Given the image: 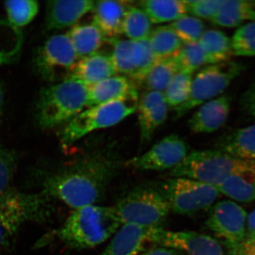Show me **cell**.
Instances as JSON below:
<instances>
[{
	"label": "cell",
	"mask_w": 255,
	"mask_h": 255,
	"mask_svg": "<svg viewBox=\"0 0 255 255\" xmlns=\"http://www.w3.org/2000/svg\"><path fill=\"white\" fill-rule=\"evenodd\" d=\"M184 2L187 4L188 12L191 16L211 21L217 13L222 0H194L184 1Z\"/></svg>",
	"instance_id": "38"
},
{
	"label": "cell",
	"mask_w": 255,
	"mask_h": 255,
	"mask_svg": "<svg viewBox=\"0 0 255 255\" xmlns=\"http://www.w3.org/2000/svg\"><path fill=\"white\" fill-rule=\"evenodd\" d=\"M121 226L113 206L90 205L74 210L56 235L69 248L90 249L114 236Z\"/></svg>",
	"instance_id": "2"
},
{
	"label": "cell",
	"mask_w": 255,
	"mask_h": 255,
	"mask_svg": "<svg viewBox=\"0 0 255 255\" xmlns=\"http://www.w3.org/2000/svg\"><path fill=\"white\" fill-rule=\"evenodd\" d=\"M48 196L6 189L0 194V251L11 240L25 223L43 221L48 217Z\"/></svg>",
	"instance_id": "4"
},
{
	"label": "cell",
	"mask_w": 255,
	"mask_h": 255,
	"mask_svg": "<svg viewBox=\"0 0 255 255\" xmlns=\"http://www.w3.org/2000/svg\"><path fill=\"white\" fill-rule=\"evenodd\" d=\"M121 224L159 227L170 212L162 189L137 187L129 191L113 206Z\"/></svg>",
	"instance_id": "5"
},
{
	"label": "cell",
	"mask_w": 255,
	"mask_h": 255,
	"mask_svg": "<svg viewBox=\"0 0 255 255\" xmlns=\"http://www.w3.org/2000/svg\"><path fill=\"white\" fill-rule=\"evenodd\" d=\"M107 40L113 48L111 57L117 73L131 80L137 87L140 86L146 75L158 60L151 49L148 38L132 41L117 37Z\"/></svg>",
	"instance_id": "11"
},
{
	"label": "cell",
	"mask_w": 255,
	"mask_h": 255,
	"mask_svg": "<svg viewBox=\"0 0 255 255\" xmlns=\"http://www.w3.org/2000/svg\"><path fill=\"white\" fill-rule=\"evenodd\" d=\"M131 1H95L93 11V23L100 28L106 38H117L123 33V24L128 9L131 6Z\"/></svg>",
	"instance_id": "21"
},
{
	"label": "cell",
	"mask_w": 255,
	"mask_h": 255,
	"mask_svg": "<svg viewBox=\"0 0 255 255\" xmlns=\"http://www.w3.org/2000/svg\"><path fill=\"white\" fill-rule=\"evenodd\" d=\"M186 142L175 134L164 137L143 155L128 159V167L140 170L161 171L172 169L188 155Z\"/></svg>",
	"instance_id": "13"
},
{
	"label": "cell",
	"mask_w": 255,
	"mask_h": 255,
	"mask_svg": "<svg viewBox=\"0 0 255 255\" xmlns=\"http://www.w3.org/2000/svg\"><path fill=\"white\" fill-rule=\"evenodd\" d=\"M231 43L235 56L255 57V21L240 26L235 32Z\"/></svg>",
	"instance_id": "36"
},
{
	"label": "cell",
	"mask_w": 255,
	"mask_h": 255,
	"mask_svg": "<svg viewBox=\"0 0 255 255\" xmlns=\"http://www.w3.org/2000/svg\"><path fill=\"white\" fill-rule=\"evenodd\" d=\"M150 241L163 248L184 251L187 255H223L219 242L195 232H173L161 227L150 228Z\"/></svg>",
	"instance_id": "14"
},
{
	"label": "cell",
	"mask_w": 255,
	"mask_h": 255,
	"mask_svg": "<svg viewBox=\"0 0 255 255\" xmlns=\"http://www.w3.org/2000/svg\"><path fill=\"white\" fill-rule=\"evenodd\" d=\"M139 255H180L175 250L167 248H158L152 249L150 251H145Z\"/></svg>",
	"instance_id": "41"
},
{
	"label": "cell",
	"mask_w": 255,
	"mask_h": 255,
	"mask_svg": "<svg viewBox=\"0 0 255 255\" xmlns=\"http://www.w3.org/2000/svg\"><path fill=\"white\" fill-rule=\"evenodd\" d=\"M180 71L175 58L159 60L146 75L141 85L146 91L163 93L176 74Z\"/></svg>",
	"instance_id": "29"
},
{
	"label": "cell",
	"mask_w": 255,
	"mask_h": 255,
	"mask_svg": "<svg viewBox=\"0 0 255 255\" xmlns=\"http://www.w3.org/2000/svg\"><path fill=\"white\" fill-rule=\"evenodd\" d=\"M255 238V209L247 218L246 238L244 242L253 241Z\"/></svg>",
	"instance_id": "40"
},
{
	"label": "cell",
	"mask_w": 255,
	"mask_h": 255,
	"mask_svg": "<svg viewBox=\"0 0 255 255\" xmlns=\"http://www.w3.org/2000/svg\"><path fill=\"white\" fill-rule=\"evenodd\" d=\"M87 95L88 86L74 78L43 89L37 102V123L48 129L68 122L86 107Z\"/></svg>",
	"instance_id": "3"
},
{
	"label": "cell",
	"mask_w": 255,
	"mask_h": 255,
	"mask_svg": "<svg viewBox=\"0 0 255 255\" xmlns=\"http://www.w3.org/2000/svg\"><path fill=\"white\" fill-rule=\"evenodd\" d=\"M139 7L152 23L173 22L188 13L187 4L179 0H145L140 1Z\"/></svg>",
	"instance_id": "26"
},
{
	"label": "cell",
	"mask_w": 255,
	"mask_h": 255,
	"mask_svg": "<svg viewBox=\"0 0 255 255\" xmlns=\"http://www.w3.org/2000/svg\"><path fill=\"white\" fill-rule=\"evenodd\" d=\"M232 98L222 95L200 106L189 121V127L196 133H210L219 130L227 121Z\"/></svg>",
	"instance_id": "17"
},
{
	"label": "cell",
	"mask_w": 255,
	"mask_h": 255,
	"mask_svg": "<svg viewBox=\"0 0 255 255\" xmlns=\"http://www.w3.org/2000/svg\"><path fill=\"white\" fill-rule=\"evenodd\" d=\"M78 57L67 34L50 37L36 50L35 71L46 82H59L70 78Z\"/></svg>",
	"instance_id": "9"
},
{
	"label": "cell",
	"mask_w": 255,
	"mask_h": 255,
	"mask_svg": "<svg viewBox=\"0 0 255 255\" xmlns=\"http://www.w3.org/2000/svg\"><path fill=\"white\" fill-rule=\"evenodd\" d=\"M118 169L114 157L91 154L48 176L42 194L74 210L95 205L103 199Z\"/></svg>",
	"instance_id": "1"
},
{
	"label": "cell",
	"mask_w": 255,
	"mask_h": 255,
	"mask_svg": "<svg viewBox=\"0 0 255 255\" xmlns=\"http://www.w3.org/2000/svg\"><path fill=\"white\" fill-rule=\"evenodd\" d=\"M183 43L199 42L203 33L205 31V25L195 16L185 15L169 25Z\"/></svg>",
	"instance_id": "35"
},
{
	"label": "cell",
	"mask_w": 255,
	"mask_h": 255,
	"mask_svg": "<svg viewBox=\"0 0 255 255\" xmlns=\"http://www.w3.org/2000/svg\"><path fill=\"white\" fill-rule=\"evenodd\" d=\"M168 105L162 92L146 91L137 102L140 142H148L168 115Z\"/></svg>",
	"instance_id": "15"
},
{
	"label": "cell",
	"mask_w": 255,
	"mask_h": 255,
	"mask_svg": "<svg viewBox=\"0 0 255 255\" xmlns=\"http://www.w3.org/2000/svg\"><path fill=\"white\" fill-rule=\"evenodd\" d=\"M244 159L218 150L193 151L171 171L172 177H184L217 187Z\"/></svg>",
	"instance_id": "8"
},
{
	"label": "cell",
	"mask_w": 255,
	"mask_h": 255,
	"mask_svg": "<svg viewBox=\"0 0 255 255\" xmlns=\"http://www.w3.org/2000/svg\"><path fill=\"white\" fill-rule=\"evenodd\" d=\"M117 74L111 54L97 52L79 60L70 78L78 79L89 87Z\"/></svg>",
	"instance_id": "22"
},
{
	"label": "cell",
	"mask_w": 255,
	"mask_h": 255,
	"mask_svg": "<svg viewBox=\"0 0 255 255\" xmlns=\"http://www.w3.org/2000/svg\"><path fill=\"white\" fill-rule=\"evenodd\" d=\"M16 155L0 143V194L9 189L16 169Z\"/></svg>",
	"instance_id": "37"
},
{
	"label": "cell",
	"mask_w": 255,
	"mask_h": 255,
	"mask_svg": "<svg viewBox=\"0 0 255 255\" xmlns=\"http://www.w3.org/2000/svg\"><path fill=\"white\" fill-rule=\"evenodd\" d=\"M192 74L179 71L174 75L163 92L167 105L175 109L187 102L190 95Z\"/></svg>",
	"instance_id": "32"
},
{
	"label": "cell",
	"mask_w": 255,
	"mask_h": 255,
	"mask_svg": "<svg viewBox=\"0 0 255 255\" xmlns=\"http://www.w3.org/2000/svg\"><path fill=\"white\" fill-rule=\"evenodd\" d=\"M22 42V35L18 28L9 21L0 20V66L17 58Z\"/></svg>",
	"instance_id": "30"
},
{
	"label": "cell",
	"mask_w": 255,
	"mask_h": 255,
	"mask_svg": "<svg viewBox=\"0 0 255 255\" xmlns=\"http://www.w3.org/2000/svg\"><path fill=\"white\" fill-rule=\"evenodd\" d=\"M247 213L232 201L217 203L211 209L206 225L227 243L233 255H241L246 238Z\"/></svg>",
	"instance_id": "12"
},
{
	"label": "cell",
	"mask_w": 255,
	"mask_h": 255,
	"mask_svg": "<svg viewBox=\"0 0 255 255\" xmlns=\"http://www.w3.org/2000/svg\"><path fill=\"white\" fill-rule=\"evenodd\" d=\"M217 188L220 193L240 202L255 201V160L244 159Z\"/></svg>",
	"instance_id": "20"
},
{
	"label": "cell",
	"mask_w": 255,
	"mask_h": 255,
	"mask_svg": "<svg viewBox=\"0 0 255 255\" xmlns=\"http://www.w3.org/2000/svg\"><path fill=\"white\" fill-rule=\"evenodd\" d=\"M138 101L137 85L124 75H115L88 87L86 107L114 101Z\"/></svg>",
	"instance_id": "16"
},
{
	"label": "cell",
	"mask_w": 255,
	"mask_h": 255,
	"mask_svg": "<svg viewBox=\"0 0 255 255\" xmlns=\"http://www.w3.org/2000/svg\"><path fill=\"white\" fill-rule=\"evenodd\" d=\"M148 40L151 49L158 60L174 58L184 45L169 25L152 30Z\"/></svg>",
	"instance_id": "28"
},
{
	"label": "cell",
	"mask_w": 255,
	"mask_h": 255,
	"mask_svg": "<svg viewBox=\"0 0 255 255\" xmlns=\"http://www.w3.org/2000/svg\"><path fill=\"white\" fill-rule=\"evenodd\" d=\"M241 255H255V238L242 245Z\"/></svg>",
	"instance_id": "42"
},
{
	"label": "cell",
	"mask_w": 255,
	"mask_h": 255,
	"mask_svg": "<svg viewBox=\"0 0 255 255\" xmlns=\"http://www.w3.org/2000/svg\"><path fill=\"white\" fill-rule=\"evenodd\" d=\"M199 43L209 65L228 61L233 55L231 39L219 30H205Z\"/></svg>",
	"instance_id": "27"
},
{
	"label": "cell",
	"mask_w": 255,
	"mask_h": 255,
	"mask_svg": "<svg viewBox=\"0 0 255 255\" xmlns=\"http://www.w3.org/2000/svg\"><path fill=\"white\" fill-rule=\"evenodd\" d=\"M91 0H59L47 2L46 29H61L73 26L79 20L94 9Z\"/></svg>",
	"instance_id": "18"
},
{
	"label": "cell",
	"mask_w": 255,
	"mask_h": 255,
	"mask_svg": "<svg viewBox=\"0 0 255 255\" xmlns=\"http://www.w3.org/2000/svg\"><path fill=\"white\" fill-rule=\"evenodd\" d=\"M137 102L114 101L82 111L64 127L60 135L62 142L71 145L95 130L117 125L136 112Z\"/></svg>",
	"instance_id": "7"
},
{
	"label": "cell",
	"mask_w": 255,
	"mask_h": 255,
	"mask_svg": "<svg viewBox=\"0 0 255 255\" xmlns=\"http://www.w3.org/2000/svg\"><path fill=\"white\" fill-rule=\"evenodd\" d=\"M152 31V23L145 11L131 5L124 19L123 33L129 40L142 41L149 38Z\"/></svg>",
	"instance_id": "31"
},
{
	"label": "cell",
	"mask_w": 255,
	"mask_h": 255,
	"mask_svg": "<svg viewBox=\"0 0 255 255\" xmlns=\"http://www.w3.org/2000/svg\"><path fill=\"white\" fill-rule=\"evenodd\" d=\"M9 22L15 27L26 26L36 17L39 10L38 1L33 0H17L4 2Z\"/></svg>",
	"instance_id": "33"
},
{
	"label": "cell",
	"mask_w": 255,
	"mask_h": 255,
	"mask_svg": "<svg viewBox=\"0 0 255 255\" xmlns=\"http://www.w3.org/2000/svg\"><path fill=\"white\" fill-rule=\"evenodd\" d=\"M4 89L2 84L0 82V113L3 110L4 105Z\"/></svg>",
	"instance_id": "43"
},
{
	"label": "cell",
	"mask_w": 255,
	"mask_h": 255,
	"mask_svg": "<svg viewBox=\"0 0 255 255\" xmlns=\"http://www.w3.org/2000/svg\"><path fill=\"white\" fill-rule=\"evenodd\" d=\"M150 241V228L122 225L101 255H139Z\"/></svg>",
	"instance_id": "19"
},
{
	"label": "cell",
	"mask_w": 255,
	"mask_h": 255,
	"mask_svg": "<svg viewBox=\"0 0 255 255\" xmlns=\"http://www.w3.org/2000/svg\"><path fill=\"white\" fill-rule=\"evenodd\" d=\"M217 147L236 158L255 160V124L226 132L218 140Z\"/></svg>",
	"instance_id": "23"
},
{
	"label": "cell",
	"mask_w": 255,
	"mask_h": 255,
	"mask_svg": "<svg viewBox=\"0 0 255 255\" xmlns=\"http://www.w3.org/2000/svg\"><path fill=\"white\" fill-rule=\"evenodd\" d=\"M161 189L171 211L180 215L209 209L220 195L217 187L184 177L167 179Z\"/></svg>",
	"instance_id": "10"
},
{
	"label": "cell",
	"mask_w": 255,
	"mask_h": 255,
	"mask_svg": "<svg viewBox=\"0 0 255 255\" xmlns=\"http://www.w3.org/2000/svg\"><path fill=\"white\" fill-rule=\"evenodd\" d=\"M67 35L80 59L97 53L107 39L93 23L74 25Z\"/></svg>",
	"instance_id": "25"
},
{
	"label": "cell",
	"mask_w": 255,
	"mask_h": 255,
	"mask_svg": "<svg viewBox=\"0 0 255 255\" xmlns=\"http://www.w3.org/2000/svg\"><path fill=\"white\" fill-rule=\"evenodd\" d=\"M255 21V1L252 0H222L217 13L211 20L216 26L227 28Z\"/></svg>",
	"instance_id": "24"
},
{
	"label": "cell",
	"mask_w": 255,
	"mask_h": 255,
	"mask_svg": "<svg viewBox=\"0 0 255 255\" xmlns=\"http://www.w3.org/2000/svg\"><path fill=\"white\" fill-rule=\"evenodd\" d=\"M180 71L194 74L206 65H209L204 50L199 42L184 43L179 53L174 56Z\"/></svg>",
	"instance_id": "34"
},
{
	"label": "cell",
	"mask_w": 255,
	"mask_h": 255,
	"mask_svg": "<svg viewBox=\"0 0 255 255\" xmlns=\"http://www.w3.org/2000/svg\"><path fill=\"white\" fill-rule=\"evenodd\" d=\"M241 105L245 112L255 117V81L242 95Z\"/></svg>",
	"instance_id": "39"
},
{
	"label": "cell",
	"mask_w": 255,
	"mask_h": 255,
	"mask_svg": "<svg viewBox=\"0 0 255 255\" xmlns=\"http://www.w3.org/2000/svg\"><path fill=\"white\" fill-rule=\"evenodd\" d=\"M245 69L244 64L231 60L201 68L192 80L187 102L174 109V119L181 118L198 106L222 95Z\"/></svg>",
	"instance_id": "6"
}]
</instances>
